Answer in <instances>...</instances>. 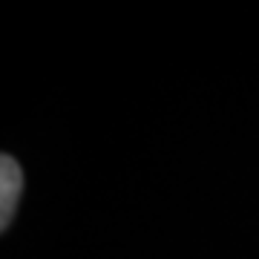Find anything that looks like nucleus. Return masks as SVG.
Instances as JSON below:
<instances>
[{"mask_svg":"<svg viewBox=\"0 0 259 259\" xmlns=\"http://www.w3.org/2000/svg\"><path fill=\"white\" fill-rule=\"evenodd\" d=\"M20 190H23L20 164L12 156H3L0 158V228L3 231L12 225V216L18 210Z\"/></svg>","mask_w":259,"mask_h":259,"instance_id":"1","label":"nucleus"}]
</instances>
